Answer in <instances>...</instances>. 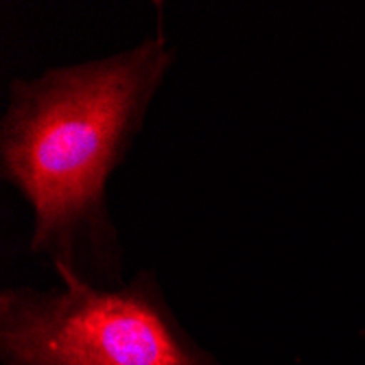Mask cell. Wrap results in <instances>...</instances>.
Returning <instances> with one entry per match:
<instances>
[{
	"mask_svg": "<svg viewBox=\"0 0 365 365\" xmlns=\"http://www.w3.org/2000/svg\"><path fill=\"white\" fill-rule=\"evenodd\" d=\"M0 289V365H225L182 326L155 269L118 287Z\"/></svg>",
	"mask_w": 365,
	"mask_h": 365,
	"instance_id": "obj_2",
	"label": "cell"
},
{
	"mask_svg": "<svg viewBox=\"0 0 365 365\" xmlns=\"http://www.w3.org/2000/svg\"><path fill=\"white\" fill-rule=\"evenodd\" d=\"M158 3L155 29L112 55L14 77L0 118V178L31 210L29 250L94 287L125 282L108 184L143 134L178 61Z\"/></svg>",
	"mask_w": 365,
	"mask_h": 365,
	"instance_id": "obj_1",
	"label": "cell"
}]
</instances>
